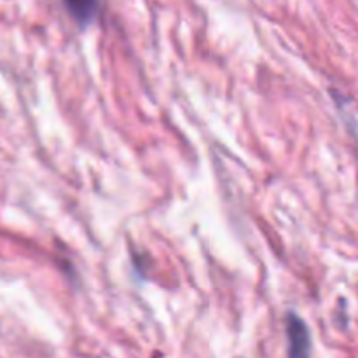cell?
<instances>
[{"label": "cell", "instance_id": "obj_1", "mask_svg": "<svg viewBox=\"0 0 358 358\" xmlns=\"http://www.w3.org/2000/svg\"><path fill=\"white\" fill-rule=\"evenodd\" d=\"M289 358H311V334L306 322L296 313L287 315Z\"/></svg>", "mask_w": 358, "mask_h": 358}, {"label": "cell", "instance_id": "obj_2", "mask_svg": "<svg viewBox=\"0 0 358 358\" xmlns=\"http://www.w3.org/2000/svg\"><path fill=\"white\" fill-rule=\"evenodd\" d=\"M70 16L80 24H87L94 20L98 10V0H63Z\"/></svg>", "mask_w": 358, "mask_h": 358}]
</instances>
